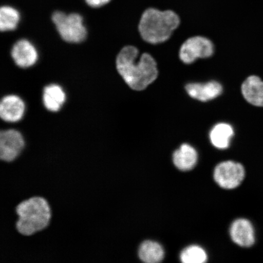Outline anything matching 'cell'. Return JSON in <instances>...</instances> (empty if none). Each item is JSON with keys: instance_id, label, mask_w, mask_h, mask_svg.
I'll use <instances>...</instances> for the list:
<instances>
[{"instance_id": "cell-1", "label": "cell", "mask_w": 263, "mask_h": 263, "mask_svg": "<svg viewBox=\"0 0 263 263\" xmlns=\"http://www.w3.org/2000/svg\"><path fill=\"white\" fill-rule=\"evenodd\" d=\"M133 46H126L121 49L117 59L118 73L129 86L134 90L141 91L155 81L158 77L157 63L147 53L141 55Z\"/></svg>"}, {"instance_id": "cell-2", "label": "cell", "mask_w": 263, "mask_h": 263, "mask_svg": "<svg viewBox=\"0 0 263 263\" xmlns=\"http://www.w3.org/2000/svg\"><path fill=\"white\" fill-rule=\"evenodd\" d=\"M180 24L179 15L173 10L149 8L141 15L139 30L144 41L157 44L168 40Z\"/></svg>"}, {"instance_id": "cell-3", "label": "cell", "mask_w": 263, "mask_h": 263, "mask_svg": "<svg viewBox=\"0 0 263 263\" xmlns=\"http://www.w3.org/2000/svg\"><path fill=\"white\" fill-rule=\"evenodd\" d=\"M18 216L16 229L24 236H31L41 232L49 225L51 218L50 206L47 199L33 196L23 200L16 206Z\"/></svg>"}, {"instance_id": "cell-4", "label": "cell", "mask_w": 263, "mask_h": 263, "mask_svg": "<svg viewBox=\"0 0 263 263\" xmlns=\"http://www.w3.org/2000/svg\"><path fill=\"white\" fill-rule=\"evenodd\" d=\"M54 23L61 37L69 43H80L87 37V29L82 16L77 13L67 14L62 11H55L52 15Z\"/></svg>"}, {"instance_id": "cell-5", "label": "cell", "mask_w": 263, "mask_h": 263, "mask_svg": "<svg viewBox=\"0 0 263 263\" xmlns=\"http://www.w3.org/2000/svg\"><path fill=\"white\" fill-rule=\"evenodd\" d=\"M26 142L20 130L11 128L0 132V160L12 162L21 156Z\"/></svg>"}, {"instance_id": "cell-6", "label": "cell", "mask_w": 263, "mask_h": 263, "mask_svg": "<svg viewBox=\"0 0 263 263\" xmlns=\"http://www.w3.org/2000/svg\"><path fill=\"white\" fill-rule=\"evenodd\" d=\"M245 170L241 164L226 161L218 164L214 172V179L225 189H234L244 180Z\"/></svg>"}, {"instance_id": "cell-7", "label": "cell", "mask_w": 263, "mask_h": 263, "mask_svg": "<svg viewBox=\"0 0 263 263\" xmlns=\"http://www.w3.org/2000/svg\"><path fill=\"white\" fill-rule=\"evenodd\" d=\"M214 53V45L209 39L196 36L188 39L180 49L179 57L183 63H193L199 58H208Z\"/></svg>"}, {"instance_id": "cell-8", "label": "cell", "mask_w": 263, "mask_h": 263, "mask_svg": "<svg viewBox=\"0 0 263 263\" xmlns=\"http://www.w3.org/2000/svg\"><path fill=\"white\" fill-rule=\"evenodd\" d=\"M25 104L21 98L14 95L2 99L0 104V117L5 122H19L24 117Z\"/></svg>"}, {"instance_id": "cell-9", "label": "cell", "mask_w": 263, "mask_h": 263, "mask_svg": "<svg viewBox=\"0 0 263 263\" xmlns=\"http://www.w3.org/2000/svg\"><path fill=\"white\" fill-rule=\"evenodd\" d=\"M11 55L15 63L21 68H28L34 65L38 60V52L30 42L22 39L13 46Z\"/></svg>"}, {"instance_id": "cell-10", "label": "cell", "mask_w": 263, "mask_h": 263, "mask_svg": "<svg viewBox=\"0 0 263 263\" xmlns=\"http://www.w3.org/2000/svg\"><path fill=\"white\" fill-rule=\"evenodd\" d=\"M230 233L233 241L239 246L249 248L254 245V228L248 219H236L232 223Z\"/></svg>"}, {"instance_id": "cell-11", "label": "cell", "mask_w": 263, "mask_h": 263, "mask_svg": "<svg viewBox=\"0 0 263 263\" xmlns=\"http://www.w3.org/2000/svg\"><path fill=\"white\" fill-rule=\"evenodd\" d=\"M185 89L191 97L202 102L218 97L223 90L222 85L214 81L205 84L190 83L186 85Z\"/></svg>"}, {"instance_id": "cell-12", "label": "cell", "mask_w": 263, "mask_h": 263, "mask_svg": "<svg viewBox=\"0 0 263 263\" xmlns=\"http://www.w3.org/2000/svg\"><path fill=\"white\" fill-rule=\"evenodd\" d=\"M246 100L255 106L263 107V82L256 76L247 78L241 86Z\"/></svg>"}, {"instance_id": "cell-13", "label": "cell", "mask_w": 263, "mask_h": 263, "mask_svg": "<svg viewBox=\"0 0 263 263\" xmlns=\"http://www.w3.org/2000/svg\"><path fill=\"white\" fill-rule=\"evenodd\" d=\"M173 162L179 170L186 172L195 166L197 153L195 148L189 144H183L173 154Z\"/></svg>"}, {"instance_id": "cell-14", "label": "cell", "mask_w": 263, "mask_h": 263, "mask_svg": "<svg viewBox=\"0 0 263 263\" xmlns=\"http://www.w3.org/2000/svg\"><path fill=\"white\" fill-rule=\"evenodd\" d=\"M66 95L63 88L58 84H50L45 87L43 93V102L49 111H58L63 106Z\"/></svg>"}, {"instance_id": "cell-15", "label": "cell", "mask_w": 263, "mask_h": 263, "mask_svg": "<svg viewBox=\"0 0 263 263\" xmlns=\"http://www.w3.org/2000/svg\"><path fill=\"white\" fill-rule=\"evenodd\" d=\"M164 254L162 247L149 240L141 243L138 251L140 260L146 263L159 262L163 259Z\"/></svg>"}, {"instance_id": "cell-16", "label": "cell", "mask_w": 263, "mask_h": 263, "mask_svg": "<svg viewBox=\"0 0 263 263\" xmlns=\"http://www.w3.org/2000/svg\"><path fill=\"white\" fill-rule=\"evenodd\" d=\"M234 135V130L230 125L219 123L210 132V138L214 146L223 149L230 145V141Z\"/></svg>"}, {"instance_id": "cell-17", "label": "cell", "mask_w": 263, "mask_h": 263, "mask_svg": "<svg viewBox=\"0 0 263 263\" xmlns=\"http://www.w3.org/2000/svg\"><path fill=\"white\" fill-rule=\"evenodd\" d=\"M21 20L17 9L10 6H3L0 9V29L3 32L14 30Z\"/></svg>"}, {"instance_id": "cell-18", "label": "cell", "mask_w": 263, "mask_h": 263, "mask_svg": "<svg viewBox=\"0 0 263 263\" xmlns=\"http://www.w3.org/2000/svg\"><path fill=\"white\" fill-rule=\"evenodd\" d=\"M180 259L184 263H203L207 260L205 251L197 246H191L181 253Z\"/></svg>"}, {"instance_id": "cell-19", "label": "cell", "mask_w": 263, "mask_h": 263, "mask_svg": "<svg viewBox=\"0 0 263 263\" xmlns=\"http://www.w3.org/2000/svg\"><path fill=\"white\" fill-rule=\"evenodd\" d=\"M88 6L91 8H98L106 5L111 0H84Z\"/></svg>"}]
</instances>
